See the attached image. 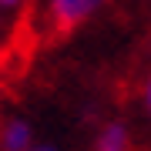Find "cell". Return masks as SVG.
<instances>
[{
    "label": "cell",
    "instance_id": "6da1fadb",
    "mask_svg": "<svg viewBox=\"0 0 151 151\" xmlns=\"http://www.w3.org/2000/svg\"><path fill=\"white\" fill-rule=\"evenodd\" d=\"M104 4H108V0H47L44 14H47V24L57 34H67V30L87 24Z\"/></svg>",
    "mask_w": 151,
    "mask_h": 151
},
{
    "label": "cell",
    "instance_id": "7a4b0ae2",
    "mask_svg": "<svg viewBox=\"0 0 151 151\" xmlns=\"http://www.w3.org/2000/svg\"><path fill=\"white\" fill-rule=\"evenodd\" d=\"M37 145L34 138V124L27 118H4L0 121V151H30Z\"/></svg>",
    "mask_w": 151,
    "mask_h": 151
},
{
    "label": "cell",
    "instance_id": "3957f363",
    "mask_svg": "<svg viewBox=\"0 0 151 151\" xmlns=\"http://www.w3.org/2000/svg\"><path fill=\"white\" fill-rule=\"evenodd\" d=\"M94 151H131V131L124 121H108L94 134Z\"/></svg>",
    "mask_w": 151,
    "mask_h": 151
},
{
    "label": "cell",
    "instance_id": "277c9868",
    "mask_svg": "<svg viewBox=\"0 0 151 151\" xmlns=\"http://www.w3.org/2000/svg\"><path fill=\"white\" fill-rule=\"evenodd\" d=\"M141 104H145V114L151 118V74L145 77V87H141Z\"/></svg>",
    "mask_w": 151,
    "mask_h": 151
},
{
    "label": "cell",
    "instance_id": "5b68a950",
    "mask_svg": "<svg viewBox=\"0 0 151 151\" xmlns=\"http://www.w3.org/2000/svg\"><path fill=\"white\" fill-rule=\"evenodd\" d=\"M27 0H0V14H17Z\"/></svg>",
    "mask_w": 151,
    "mask_h": 151
},
{
    "label": "cell",
    "instance_id": "8992f818",
    "mask_svg": "<svg viewBox=\"0 0 151 151\" xmlns=\"http://www.w3.org/2000/svg\"><path fill=\"white\" fill-rule=\"evenodd\" d=\"M30 151H57V148H54V145H47V141H44V145H34Z\"/></svg>",
    "mask_w": 151,
    "mask_h": 151
}]
</instances>
